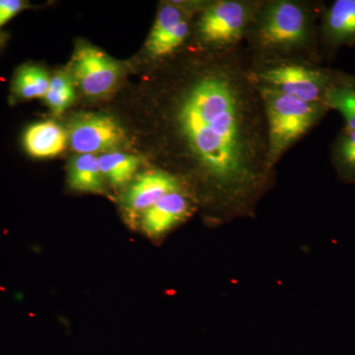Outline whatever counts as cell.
I'll return each mask as SVG.
<instances>
[{
  "label": "cell",
  "instance_id": "cell-1",
  "mask_svg": "<svg viewBox=\"0 0 355 355\" xmlns=\"http://www.w3.org/2000/svg\"><path fill=\"white\" fill-rule=\"evenodd\" d=\"M171 123L222 205L249 198L272 165L260 87L232 49L218 51L187 81Z\"/></svg>",
  "mask_w": 355,
  "mask_h": 355
},
{
  "label": "cell",
  "instance_id": "cell-2",
  "mask_svg": "<svg viewBox=\"0 0 355 355\" xmlns=\"http://www.w3.org/2000/svg\"><path fill=\"white\" fill-rule=\"evenodd\" d=\"M259 87L265 106L268 153L273 164L319 121L324 106L321 102L302 101L260 84Z\"/></svg>",
  "mask_w": 355,
  "mask_h": 355
},
{
  "label": "cell",
  "instance_id": "cell-3",
  "mask_svg": "<svg viewBox=\"0 0 355 355\" xmlns=\"http://www.w3.org/2000/svg\"><path fill=\"white\" fill-rule=\"evenodd\" d=\"M254 20V38L259 48L275 53L300 50L308 44L311 23L307 9L294 1L266 4Z\"/></svg>",
  "mask_w": 355,
  "mask_h": 355
},
{
  "label": "cell",
  "instance_id": "cell-4",
  "mask_svg": "<svg viewBox=\"0 0 355 355\" xmlns=\"http://www.w3.org/2000/svg\"><path fill=\"white\" fill-rule=\"evenodd\" d=\"M256 13L248 2L225 0L210 4L198 22L200 38L212 50H230L253 23Z\"/></svg>",
  "mask_w": 355,
  "mask_h": 355
},
{
  "label": "cell",
  "instance_id": "cell-5",
  "mask_svg": "<svg viewBox=\"0 0 355 355\" xmlns=\"http://www.w3.org/2000/svg\"><path fill=\"white\" fill-rule=\"evenodd\" d=\"M253 76L260 85L305 102H321L329 87L324 72L298 64L275 65Z\"/></svg>",
  "mask_w": 355,
  "mask_h": 355
},
{
  "label": "cell",
  "instance_id": "cell-6",
  "mask_svg": "<svg viewBox=\"0 0 355 355\" xmlns=\"http://www.w3.org/2000/svg\"><path fill=\"white\" fill-rule=\"evenodd\" d=\"M69 140L72 150L79 154L114 151L127 142V135L118 121L104 114H80L72 119Z\"/></svg>",
  "mask_w": 355,
  "mask_h": 355
},
{
  "label": "cell",
  "instance_id": "cell-7",
  "mask_svg": "<svg viewBox=\"0 0 355 355\" xmlns=\"http://www.w3.org/2000/svg\"><path fill=\"white\" fill-rule=\"evenodd\" d=\"M71 70L77 85L89 97L109 94L121 76L120 64L114 58L86 44L79 46L74 53Z\"/></svg>",
  "mask_w": 355,
  "mask_h": 355
},
{
  "label": "cell",
  "instance_id": "cell-8",
  "mask_svg": "<svg viewBox=\"0 0 355 355\" xmlns=\"http://www.w3.org/2000/svg\"><path fill=\"white\" fill-rule=\"evenodd\" d=\"M179 191L176 178L163 171L146 172L130 184L125 195V207L132 212H144L172 191Z\"/></svg>",
  "mask_w": 355,
  "mask_h": 355
},
{
  "label": "cell",
  "instance_id": "cell-9",
  "mask_svg": "<svg viewBox=\"0 0 355 355\" xmlns=\"http://www.w3.org/2000/svg\"><path fill=\"white\" fill-rule=\"evenodd\" d=\"M190 203L179 191H172L142 212L141 227L150 236L164 234L188 216Z\"/></svg>",
  "mask_w": 355,
  "mask_h": 355
},
{
  "label": "cell",
  "instance_id": "cell-10",
  "mask_svg": "<svg viewBox=\"0 0 355 355\" xmlns=\"http://www.w3.org/2000/svg\"><path fill=\"white\" fill-rule=\"evenodd\" d=\"M67 133L53 121H41L30 125L23 135V146L35 158H50L64 150Z\"/></svg>",
  "mask_w": 355,
  "mask_h": 355
},
{
  "label": "cell",
  "instance_id": "cell-11",
  "mask_svg": "<svg viewBox=\"0 0 355 355\" xmlns=\"http://www.w3.org/2000/svg\"><path fill=\"white\" fill-rule=\"evenodd\" d=\"M324 33L331 44L355 40V0H338L327 11Z\"/></svg>",
  "mask_w": 355,
  "mask_h": 355
},
{
  "label": "cell",
  "instance_id": "cell-12",
  "mask_svg": "<svg viewBox=\"0 0 355 355\" xmlns=\"http://www.w3.org/2000/svg\"><path fill=\"white\" fill-rule=\"evenodd\" d=\"M51 77L46 70L40 65L25 64L21 65L14 74L11 83L13 101L44 98L50 86Z\"/></svg>",
  "mask_w": 355,
  "mask_h": 355
},
{
  "label": "cell",
  "instance_id": "cell-13",
  "mask_svg": "<svg viewBox=\"0 0 355 355\" xmlns=\"http://www.w3.org/2000/svg\"><path fill=\"white\" fill-rule=\"evenodd\" d=\"M104 177L100 169L99 158L92 154H78L69 163L70 188L81 193H101Z\"/></svg>",
  "mask_w": 355,
  "mask_h": 355
},
{
  "label": "cell",
  "instance_id": "cell-14",
  "mask_svg": "<svg viewBox=\"0 0 355 355\" xmlns=\"http://www.w3.org/2000/svg\"><path fill=\"white\" fill-rule=\"evenodd\" d=\"M98 158L103 177L116 187L128 183L141 163L139 156L120 151L105 153Z\"/></svg>",
  "mask_w": 355,
  "mask_h": 355
},
{
  "label": "cell",
  "instance_id": "cell-15",
  "mask_svg": "<svg viewBox=\"0 0 355 355\" xmlns=\"http://www.w3.org/2000/svg\"><path fill=\"white\" fill-rule=\"evenodd\" d=\"M184 20L183 11L177 6H164L159 10L157 18L146 42V50L149 55H155L158 49L171 38L177 26Z\"/></svg>",
  "mask_w": 355,
  "mask_h": 355
},
{
  "label": "cell",
  "instance_id": "cell-16",
  "mask_svg": "<svg viewBox=\"0 0 355 355\" xmlns=\"http://www.w3.org/2000/svg\"><path fill=\"white\" fill-rule=\"evenodd\" d=\"M44 100L53 113H64L74 100V89L69 77L64 73L51 77L50 86Z\"/></svg>",
  "mask_w": 355,
  "mask_h": 355
},
{
  "label": "cell",
  "instance_id": "cell-17",
  "mask_svg": "<svg viewBox=\"0 0 355 355\" xmlns=\"http://www.w3.org/2000/svg\"><path fill=\"white\" fill-rule=\"evenodd\" d=\"M324 104L338 110L343 116L355 114V89L347 86H329L324 95Z\"/></svg>",
  "mask_w": 355,
  "mask_h": 355
},
{
  "label": "cell",
  "instance_id": "cell-18",
  "mask_svg": "<svg viewBox=\"0 0 355 355\" xmlns=\"http://www.w3.org/2000/svg\"><path fill=\"white\" fill-rule=\"evenodd\" d=\"M27 6L22 0H0V30Z\"/></svg>",
  "mask_w": 355,
  "mask_h": 355
},
{
  "label": "cell",
  "instance_id": "cell-19",
  "mask_svg": "<svg viewBox=\"0 0 355 355\" xmlns=\"http://www.w3.org/2000/svg\"><path fill=\"white\" fill-rule=\"evenodd\" d=\"M338 161H340V164H342L345 169L349 170L350 172L355 173V150L347 154V155L342 156V157H338Z\"/></svg>",
  "mask_w": 355,
  "mask_h": 355
}]
</instances>
